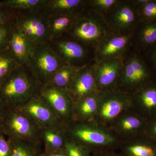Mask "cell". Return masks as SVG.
<instances>
[{"label": "cell", "instance_id": "cell-1", "mask_svg": "<svg viewBox=\"0 0 156 156\" xmlns=\"http://www.w3.org/2000/svg\"><path fill=\"white\" fill-rule=\"evenodd\" d=\"M41 86L28 66L19 65L0 85V100L16 109L39 94Z\"/></svg>", "mask_w": 156, "mask_h": 156}, {"label": "cell", "instance_id": "cell-2", "mask_svg": "<svg viewBox=\"0 0 156 156\" xmlns=\"http://www.w3.org/2000/svg\"><path fill=\"white\" fill-rule=\"evenodd\" d=\"M0 130L8 138L41 144V129L17 109L7 108L0 125Z\"/></svg>", "mask_w": 156, "mask_h": 156}, {"label": "cell", "instance_id": "cell-3", "mask_svg": "<svg viewBox=\"0 0 156 156\" xmlns=\"http://www.w3.org/2000/svg\"><path fill=\"white\" fill-rule=\"evenodd\" d=\"M67 137L83 146L90 152L102 150L115 144V139L107 131L92 124V122H73L65 126Z\"/></svg>", "mask_w": 156, "mask_h": 156}, {"label": "cell", "instance_id": "cell-4", "mask_svg": "<svg viewBox=\"0 0 156 156\" xmlns=\"http://www.w3.org/2000/svg\"><path fill=\"white\" fill-rule=\"evenodd\" d=\"M64 65L49 44L34 45L28 67L41 86L49 84L54 74Z\"/></svg>", "mask_w": 156, "mask_h": 156}, {"label": "cell", "instance_id": "cell-5", "mask_svg": "<svg viewBox=\"0 0 156 156\" xmlns=\"http://www.w3.org/2000/svg\"><path fill=\"white\" fill-rule=\"evenodd\" d=\"M15 25L34 45L49 44V17L41 10L20 11Z\"/></svg>", "mask_w": 156, "mask_h": 156}, {"label": "cell", "instance_id": "cell-6", "mask_svg": "<svg viewBox=\"0 0 156 156\" xmlns=\"http://www.w3.org/2000/svg\"><path fill=\"white\" fill-rule=\"evenodd\" d=\"M104 26L89 11H84L76 17L67 35L85 46H91L100 41L105 36Z\"/></svg>", "mask_w": 156, "mask_h": 156}, {"label": "cell", "instance_id": "cell-7", "mask_svg": "<svg viewBox=\"0 0 156 156\" xmlns=\"http://www.w3.org/2000/svg\"><path fill=\"white\" fill-rule=\"evenodd\" d=\"M39 95L46 101L62 125L73 121L74 101L68 90L47 84L41 87Z\"/></svg>", "mask_w": 156, "mask_h": 156}, {"label": "cell", "instance_id": "cell-8", "mask_svg": "<svg viewBox=\"0 0 156 156\" xmlns=\"http://www.w3.org/2000/svg\"><path fill=\"white\" fill-rule=\"evenodd\" d=\"M49 44L65 64L79 68L87 65L85 62L88 55V47L75 41L67 34L52 39Z\"/></svg>", "mask_w": 156, "mask_h": 156}, {"label": "cell", "instance_id": "cell-9", "mask_svg": "<svg viewBox=\"0 0 156 156\" xmlns=\"http://www.w3.org/2000/svg\"><path fill=\"white\" fill-rule=\"evenodd\" d=\"M16 109L27 116L41 130L49 127L64 126L39 94Z\"/></svg>", "mask_w": 156, "mask_h": 156}, {"label": "cell", "instance_id": "cell-10", "mask_svg": "<svg viewBox=\"0 0 156 156\" xmlns=\"http://www.w3.org/2000/svg\"><path fill=\"white\" fill-rule=\"evenodd\" d=\"M129 104L128 98L121 92H107L100 94L95 119L97 117L104 123L113 121L125 111Z\"/></svg>", "mask_w": 156, "mask_h": 156}, {"label": "cell", "instance_id": "cell-11", "mask_svg": "<svg viewBox=\"0 0 156 156\" xmlns=\"http://www.w3.org/2000/svg\"><path fill=\"white\" fill-rule=\"evenodd\" d=\"M94 67L89 65L81 67L68 89L74 101L97 92Z\"/></svg>", "mask_w": 156, "mask_h": 156}, {"label": "cell", "instance_id": "cell-12", "mask_svg": "<svg viewBox=\"0 0 156 156\" xmlns=\"http://www.w3.org/2000/svg\"><path fill=\"white\" fill-rule=\"evenodd\" d=\"M121 71L122 83L128 87L141 88L150 83L149 74L143 62L136 56L128 59Z\"/></svg>", "mask_w": 156, "mask_h": 156}, {"label": "cell", "instance_id": "cell-13", "mask_svg": "<svg viewBox=\"0 0 156 156\" xmlns=\"http://www.w3.org/2000/svg\"><path fill=\"white\" fill-rule=\"evenodd\" d=\"M129 41L128 36H105L96 50V57L101 62L119 58L125 53Z\"/></svg>", "mask_w": 156, "mask_h": 156}, {"label": "cell", "instance_id": "cell-14", "mask_svg": "<svg viewBox=\"0 0 156 156\" xmlns=\"http://www.w3.org/2000/svg\"><path fill=\"white\" fill-rule=\"evenodd\" d=\"M88 2L83 0H46L42 11L48 17L68 15L77 17L85 11Z\"/></svg>", "mask_w": 156, "mask_h": 156}, {"label": "cell", "instance_id": "cell-15", "mask_svg": "<svg viewBox=\"0 0 156 156\" xmlns=\"http://www.w3.org/2000/svg\"><path fill=\"white\" fill-rule=\"evenodd\" d=\"M137 114L150 119L156 115V83H149L140 88L134 97Z\"/></svg>", "mask_w": 156, "mask_h": 156}, {"label": "cell", "instance_id": "cell-16", "mask_svg": "<svg viewBox=\"0 0 156 156\" xmlns=\"http://www.w3.org/2000/svg\"><path fill=\"white\" fill-rule=\"evenodd\" d=\"M34 46L21 30L14 25L9 46L12 56L19 65L29 66Z\"/></svg>", "mask_w": 156, "mask_h": 156}, {"label": "cell", "instance_id": "cell-17", "mask_svg": "<svg viewBox=\"0 0 156 156\" xmlns=\"http://www.w3.org/2000/svg\"><path fill=\"white\" fill-rule=\"evenodd\" d=\"M123 66L120 58L101 61L94 67L97 89H103L111 87L115 82Z\"/></svg>", "mask_w": 156, "mask_h": 156}, {"label": "cell", "instance_id": "cell-18", "mask_svg": "<svg viewBox=\"0 0 156 156\" xmlns=\"http://www.w3.org/2000/svg\"><path fill=\"white\" fill-rule=\"evenodd\" d=\"M100 95L96 92L74 101L73 122H89L94 121Z\"/></svg>", "mask_w": 156, "mask_h": 156}, {"label": "cell", "instance_id": "cell-19", "mask_svg": "<svg viewBox=\"0 0 156 156\" xmlns=\"http://www.w3.org/2000/svg\"><path fill=\"white\" fill-rule=\"evenodd\" d=\"M41 130V140L44 145V151L64 149L67 137L65 126H54Z\"/></svg>", "mask_w": 156, "mask_h": 156}, {"label": "cell", "instance_id": "cell-20", "mask_svg": "<svg viewBox=\"0 0 156 156\" xmlns=\"http://www.w3.org/2000/svg\"><path fill=\"white\" fill-rule=\"evenodd\" d=\"M124 156H156V143L146 136H140L135 142L123 148Z\"/></svg>", "mask_w": 156, "mask_h": 156}, {"label": "cell", "instance_id": "cell-21", "mask_svg": "<svg viewBox=\"0 0 156 156\" xmlns=\"http://www.w3.org/2000/svg\"><path fill=\"white\" fill-rule=\"evenodd\" d=\"M147 120L138 114L122 117L117 124L119 131L124 133H133L138 136L144 135Z\"/></svg>", "mask_w": 156, "mask_h": 156}, {"label": "cell", "instance_id": "cell-22", "mask_svg": "<svg viewBox=\"0 0 156 156\" xmlns=\"http://www.w3.org/2000/svg\"><path fill=\"white\" fill-rule=\"evenodd\" d=\"M135 20L134 10L131 6L127 4L118 6L111 17L112 23L118 30L129 28L134 23Z\"/></svg>", "mask_w": 156, "mask_h": 156}, {"label": "cell", "instance_id": "cell-23", "mask_svg": "<svg viewBox=\"0 0 156 156\" xmlns=\"http://www.w3.org/2000/svg\"><path fill=\"white\" fill-rule=\"evenodd\" d=\"M76 17L68 15L49 17L51 40L67 34Z\"/></svg>", "mask_w": 156, "mask_h": 156}, {"label": "cell", "instance_id": "cell-24", "mask_svg": "<svg viewBox=\"0 0 156 156\" xmlns=\"http://www.w3.org/2000/svg\"><path fill=\"white\" fill-rule=\"evenodd\" d=\"M80 68L65 64L53 76L49 84L53 87L67 90L75 76Z\"/></svg>", "mask_w": 156, "mask_h": 156}, {"label": "cell", "instance_id": "cell-25", "mask_svg": "<svg viewBox=\"0 0 156 156\" xmlns=\"http://www.w3.org/2000/svg\"><path fill=\"white\" fill-rule=\"evenodd\" d=\"M8 139L11 143L10 156H41V145L19 140Z\"/></svg>", "mask_w": 156, "mask_h": 156}, {"label": "cell", "instance_id": "cell-26", "mask_svg": "<svg viewBox=\"0 0 156 156\" xmlns=\"http://www.w3.org/2000/svg\"><path fill=\"white\" fill-rule=\"evenodd\" d=\"M18 66L9 46L0 49V85Z\"/></svg>", "mask_w": 156, "mask_h": 156}, {"label": "cell", "instance_id": "cell-27", "mask_svg": "<svg viewBox=\"0 0 156 156\" xmlns=\"http://www.w3.org/2000/svg\"><path fill=\"white\" fill-rule=\"evenodd\" d=\"M46 0H5L0 5L18 11L42 10Z\"/></svg>", "mask_w": 156, "mask_h": 156}, {"label": "cell", "instance_id": "cell-28", "mask_svg": "<svg viewBox=\"0 0 156 156\" xmlns=\"http://www.w3.org/2000/svg\"><path fill=\"white\" fill-rule=\"evenodd\" d=\"M64 150L67 156H92L88 149L68 137Z\"/></svg>", "mask_w": 156, "mask_h": 156}, {"label": "cell", "instance_id": "cell-29", "mask_svg": "<svg viewBox=\"0 0 156 156\" xmlns=\"http://www.w3.org/2000/svg\"><path fill=\"white\" fill-rule=\"evenodd\" d=\"M140 39L143 44H151L156 41V22L145 26L140 34Z\"/></svg>", "mask_w": 156, "mask_h": 156}, {"label": "cell", "instance_id": "cell-30", "mask_svg": "<svg viewBox=\"0 0 156 156\" xmlns=\"http://www.w3.org/2000/svg\"><path fill=\"white\" fill-rule=\"evenodd\" d=\"M19 11L18 10L0 5V27L14 22L19 14Z\"/></svg>", "mask_w": 156, "mask_h": 156}, {"label": "cell", "instance_id": "cell-31", "mask_svg": "<svg viewBox=\"0 0 156 156\" xmlns=\"http://www.w3.org/2000/svg\"><path fill=\"white\" fill-rule=\"evenodd\" d=\"M15 22V21L0 27V49L9 46Z\"/></svg>", "mask_w": 156, "mask_h": 156}, {"label": "cell", "instance_id": "cell-32", "mask_svg": "<svg viewBox=\"0 0 156 156\" xmlns=\"http://www.w3.org/2000/svg\"><path fill=\"white\" fill-rule=\"evenodd\" d=\"M143 135L156 143V115L147 121Z\"/></svg>", "mask_w": 156, "mask_h": 156}, {"label": "cell", "instance_id": "cell-33", "mask_svg": "<svg viewBox=\"0 0 156 156\" xmlns=\"http://www.w3.org/2000/svg\"><path fill=\"white\" fill-rule=\"evenodd\" d=\"M117 2L116 0H94L89 2V5L105 11L111 9Z\"/></svg>", "mask_w": 156, "mask_h": 156}, {"label": "cell", "instance_id": "cell-34", "mask_svg": "<svg viewBox=\"0 0 156 156\" xmlns=\"http://www.w3.org/2000/svg\"><path fill=\"white\" fill-rule=\"evenodd\" d=\"M0 130V156H10L11 143L8 137Z\"/></svg>", "mask_w": 156, "mask_h": 156}, {"label": "cell", "instance_id": "cell-35", "mask_svg": "<svg viewBox=\"0 0 156 156\" xmlns=\"http://www.w3.org/2000/svg\"><path fill=\"white\" fill-rule=\"evenodd\" d=\"M142 13L145 18L152 19L156 18V2L150 1L143 6Z\"/></svg>", "mask_w": 156, "mask_h": 156}, {"label": "cell", "instance_id": "cell-36", "mask_svg": "<svg viewBox=\"0 0 156 156\" xmlns=\"http://www.w3.org/2000/svg\"><path fill=\"white\" fill-rule=\"evenodd\" d=\"M40 156H67L64 150H61L51 152L43 151Z\"/></svg>", "mask_w": 156, "mask_h": 156}, {"label": "cell", "instance_id": "cell-37", "mask_svg": "<svg viewBox=\"0 0 156 156\" xmlns=\"http://www.w3.org/2000/svg\"><path fill=\"white\" fill-rule=\"evenodd\" d=\"M92 156H124L122 154H117L108 151L104 150L98 151L94 152Z\"/></svg>", "mask_w": 156, "mask_h": 156}, {"label": "cell", "instance_id": "cell-38", "mask_svg": "<svg viewBox=\"0 0 156 156\" xmlns=\"http://www.w3.org/2000/svg\"><path fill=\"white\" fill-rule=\"evenodd\" d=\"M7 109L5 105L0 100V125Z\"/></svg>", "mask_w": 156, "mask_h": 156}, {"label": "cell", "instance_id": "cell-39", "mask_svg": "<svg viewBox=\"0 0 156 156\" xmlns=\"http://www.w3.org/2000/svg\"><path fill=\"white\" fill-rule=\"evenodd\" d=\"M150 1H149V0H138V1H136V2L137 3L138 5L144 6L146 4L148 3Z\"/></svg>", "mask_w": 156, "mask_h": 156}, {"label": "cell", "instance_id": "cell-40", "mask_svg": "<svg viewBox=\"0 0 156 156\" xmlns=\"http://www.w3.org/2000/svg\"><path fill=\"white\" fill-rule=\"evenodd\" d=\"M152 58L154 63L155 65L156 66V48L154 50V53L153 54Z\"/></svg>", "mask_w": 156, "mask_h": 156}]
</instances>
